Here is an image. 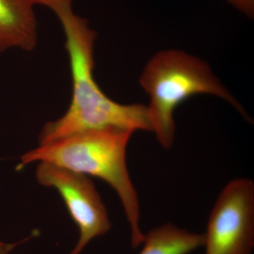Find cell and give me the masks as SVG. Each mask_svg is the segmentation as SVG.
I'll list each match as a JSON object with an SVG mask.
<instances>
[{"label": "cell", "instance_id": "cell-8", "mask_svg": "<svg viewBox=\"0 0 254 254\" xmlns=\"http://www.w3.org/2000/svg\"><path fill=\"white\" fill-rule=\"evenodd\" d=\"M229 3L245 13L247 16L252 18L254 16V0H227Z\"/></svg>", "mask_w": 254, "mask_h": 254}, {"label": "cell", "instance_id": "cell-7", "mask_svg": "<svg viewBox=\"0 0 254 254\" xmlns=\"http://www.w3.org/2000/svg\"><path fill=\"white\" fill-rule=\"evenodd\" d=\"M142 244L138 254H189L203 247L204 235L168 223L148 232Z\"/></svg>", "mask_w": 254, "mask_h": 254}, {"label": "cell", "instance_id": "cell-4", "mask_svg": "<svg viewBox=\"0 0 254 254\" xmlns=\"http://www.w3.org/2000/svg\"><path fill=\"white\" fill-rule=\"evenodd\" d=\"M204 235L205 254H252L254 247V183L227 184L214 205Z\"/></svg>", "mask_w": 254, "mask_h": 254}, {"label": "cell", "instance_id": "cell-3", "mask_svg": "<svg viewBox=\"0 0 254 254\" xmlns=\"http://www.w3.org/2000/svg\"><path fill=\"white\" fill-rule=\"evenodd\" d=\"M140 83L150 96L152 131L165 149L171 148L175 139V109L193 95L206 93L223 98L250 120L208 65L182 51L165 50L155 55L145 66Z\"/></svg>", "mask_w": 254, "mask_h": 254}, {"label": "cell", "instance_id": "cell-1", "mask_svg": "<svg viewBox=\"0 0 254 254\" xmlns=\"http://www.w3.org/2000/svg\"><path fill=\"white\" fill-rule=\"evenodd\" d=\"M49 8L63 26L72 79V96L67 111L47 123L40 145L90 131L118 129L134 132L150 128L148 109L141 104L123 105L110 99L93 76V48L96 33L86 18L73 12V0H34Z\"/></svg>", "mask_w": 254, "mask_h": 254}, {"label": "cell", "instance_id": "cell-2", "mask_svg": "<svg viewBox=\"0 0 254 254\" xmlns=\"http://www.w3.org/2000/svg\"><path fill=\"white\" fill-rule=\"evenodd\" d=\"M132 133L107 129L64 137L40 145L23 155L17 170L35 162H43L106 182L121 200L131 228V246L136 248L143 243L145 235L140 228L138 195L127 166V148Z\"/></svg>", "mask_w": 254, "mask_h": 254}, {"label": "cell", "instance_id": "cell-5", "mask_svg": "<svg viewBox=\"0 0 254 254\" xmlns=\"http://www.w3.org/2000/svg\"><path fill=\"white\" fill-rule=\"evenodd\" d=\"M36 177L43 186L58 190L79 230L77 245L69 254H80L91 240L110 231L108 212L89 177L43 162L37 167Z\"/></svg>", "mask_w": 254, "mask_h": 254}, {"label": "cell", "instance_id": "cell-6", "mask_svg": "<svg viewBox=\"0 0 254 254\" xmlns=\"http://www.w3.org/2000/svg\"><path fill=\"white\" fill-rule=\"evenodd\" d=\"M34 0H0V53L35 49L38 41Z\"/></svg>", "mask_w": 254, "mask_h": 254}, {"label": "cell", "instance_id": "cell-9", "mask_svg": "<svg viewBox=\"0 0 254 254\" xmlns=\"http://www.w3.org/2000/svg\"><path fill=\"white\" fill-rule=\"evenodd\" d=\"M18 243L6 244L0 242V254H10Z\"/></svg>", "mask_w": 254, "mask_h": 254}]
</instances>
